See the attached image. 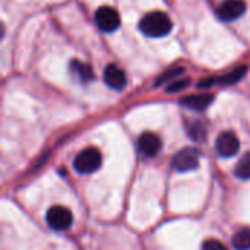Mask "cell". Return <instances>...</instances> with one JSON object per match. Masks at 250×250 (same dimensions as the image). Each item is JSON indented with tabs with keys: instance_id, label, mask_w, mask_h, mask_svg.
I'll list each match as a JSON object with an SVG mask.
<instances>
[{
	"instance_id": "cell-9",
	"label": "cell",
	"mask_w": 250,
	"mask_h": 250,
	"mask_svg": "<svg viewBox=\"0 0 250 250\" xmlns=\"http://www.w3.org/2000/svg\"><path fill=\"white\" fill-rule=\"evenodd\" d=\"M104 82L116 91H120L126 86L127 78L126 73L117 64H108L104 69Z\"/></svg>"
},
{
	"instance_id": "cell-14",
	"label": "cell",
	"mask_w": 250,
	"mask_h": 250,
	"mask_svg": "<svg viewBox=\"0 0 250 250\" xmlns=\"http://www.w3.org/2000/svg\"><path fill=\"white\" fill-rule=\"evenodd\" d=\"M234 174L242 180H250V152L245 154L234 168Z\"/></svg>"
},
{
	"instance_id": "cell-3",
	"label": "cell",
	"mask_w": 250,
	"mask_h": 250,
	"mask_svg": "<svg viewBox=\"0 0 250 250\" xmlns=\"http://www.w3.org/2000/svg\"><path fill=\"white\" fill-rule=\"evenodd\" d=\"M45 221L50 229L56 231H66L73 224V215L66 207L53 205L45 214Z\"/></svg>"
},
{
	"instance_id": "cell-18",
	"label": "cell",
	"mask_w": 250,
	"mask_h": 250,
	"mask_svg": "<svg viewBox=\"0 0 250 250\" xmlns=\"http://www.w3.org/2000/svg\"><path fill=\"white\" fill-rule=\"evenodd\" d=\"M202 250H227V248L221 242L215 239H209L202 245Z\"/></svg>"
},
{
	"instance_id": "cell-10",
	"label": "cell",
	"mask_w": 250,
	"mask_h": 250,
	"mask_svg": "<svg viewBox=\"0 0 250 250\" xmlns=\"http://www.w3.org/2000/svg\"><path fill=\"white\" fill-rule=\"evenodd\" d=\"M212 101H214L212 94H193V95L183 97L180 100V104L193 111H204L211 105Z\"/></svg>"
},
{
	"instance_id": "cell-1",
	"label": "cell",
	"mask_w": 250,
	"mask_h": 250,
	"mask_svg": "<svg viewBox=\"0 0 250 250\" xmlns=\"http://www.w3.org/2000/svg\"><path fill=\"white\" fill-rule=\"evenodd\" d=\"M139 29L146 37L161 38V37H166L170 34V31L173 29V22L166 12L154 10V12L146 13L141 19Z\"/></svg>"
},
{
	"instance_id": "cell-6",
	"label": "cell",
	"mask_w": 250,
	"mask_h": 250,
	"mask_svg": "<svg viewBox=\"0 0 250 250\" xmlns=\"http://www.w3.org/2000/svg\"><path fill=\"white\" fill-rule=\"evenodd\" d=\"M215 149L220 157L223 158H231L234 157L240 149V141L236 133L233 132H223L215 142Z\"/></svg>"
},
{
	"instance_id": "cell-11",
	"label": "cell",
	"mask_w": 250,
	"mask_h": 250,
	"mask_svg": "<svg viewBox=\"0 0 250 250\" xmlns=\"http://www.w3.org/2000/svg\"><path fill=\"white\" fill-rule=\"evenodd\" d=\"M69 67H70L72 73H73V75H76V76H78V79H79L81 82H83V83H86V82L92 81V78H94V72H92L91 66H88V64L82 63V62L73 60V62L70 63V66H69Z\"/></svg>"
},
{
	"instance_id": "cell-8",
	"label": "cell",
	"mask_w": 250,
	"mask_h": 250,
	"mask_svg": "<svg viewBox=\"0 0 250 250\" xmlns=\"http://www.w3.org/2000/svg\"><path fill=\"white\" fill-rule=\"evenodd\" d=\"M161 146H163V142L160 136L152 132H145L138 139V151L144 157H148V158L158 155V152L161 151Z\"/></svg>"
},
{
	"instance_id": "cell-13",
	"label": "cell",
	"mask_w": 250,
	"mask_h": 250,
	"mask_svg": "<svg viewBox=\"0 0 250 250\" xmlns=\"http://www.w3.org/2000/svg\"><path fill=\"white\" fill-rule=\"evenodd\" d=\"M248 72V66H240L233 69L231 72L226 73L221 78H217V83H223V85H233L236 82H239Z\"/></svg>"
},
{
	"instance_id": "cell-15",
	"label": "cell",
	"mask_w": 250,
	"mask_h": 250,
	"mask_svg": "<svg viewBox=\"0 0 250 250\" xmlns=\"http://www.w3.org/2000/svg\"><path fill=\"white\" fill-rule=\"evenodd\" d=\"M183 72H185L183 67H173V69H170V70H166V72L157 79L155 85H157V86H161V85L166 83V82H173V81H176L180 75H183Z\"/></svg>"
},
{
	"instance_id": "cell-17",
	"label": "cell",
	"mask_w": 250,
	"mask_h": 250,
	"mask_svg": "<svg viewBox=\"0 0 250 250\" xmlns=\"http://www.w3.org/2000/svg\"><path fill=\"white\" fill-rule=\"evenodd\" d=\"M189 83H190V79L188 78H185V79H176V81H173V82H170V85L166 88L167 89V92H180V91H183L185 88H188L189 86Z\"/></svg>"
},
{
	"instance_id": "cell-5",
	"label": "cell",
	"mask_w": 250,
	"mask_h": 250,
	"mask_svg": "<svg viewBox=\"0 0 250 250\" xmlns=\"http://www.w3.org/2000/svg\"><path fill=\"white\" fill-rule=\"evenodd\" d=\"M95 23L104 32H114L120 26V15L111 6H101L95 12Z\"/></svg>"
},
{
	"instance_id": "cell-12",
	"label": "cell",
	"mask_w": 250,
	"mask_h": 250,
	"mask_svg": "<svg viewBox=\"0 0 250 250\" xmlns=\"http://www.w3.org/2000/svg\"><path fill=\"white\" fill-rule=\"evenodd\" d=\"M231 245H233L234 250H250V229L239 230L233 236Z\"/></svg>"
},
{
	"instance_id": "cell-16",
	"label": "cell",
	"mask_w": 250,
	"mask_h": 250,
	"mask_svg": "<svg viewBox=\"0 0 250 250\" xmlns=\"http://www.w3.org/2000/svg\"><path fill=\"white\" fill-rule=\"evenodd\" d=\"M189 136L193 139V141H204L205 136H207V129L204 126L202 122H193L189 127Z\"/></svg>"
},
{
	"instance_id": "cell-4",
	"label": "cell",
	"mask_w": 250,
	"mask_h": 250,
	"mask_svg": "<svg viewBox=\"0 0 250 250\" xmlns=\"http://www.w3.org/2000/svg\"><path fill=\"white\" fill-rule=\"evenodd\" d=\"M171 167L177 173L196 170L199 167V152L195 148H185L179 151L171 160Z\"/></svg>"
},
{
	"instance_id": "cell-7",
	"label": "cell",
	"mask_w": 250,
	"mask_h": 250,
	"mask_svg": "<svg viewBox=\"0 0 250 250\" xmlns=\"http://www.w3.org/2000/svg\"><path fill=\"white\" fill-rule=\"evenodd\" d=\"M245 12L246 3L243 0H224L217 9V16L224 22H231L239 19Z\"/></svg>"
},
{
	"instance_id": "cell-2",
	"label": "cell",
	"mask_w": 250,
	"mask_h": 250,
	"mask_svg": "<svg viewBox=\"0 0 250 250\" xmlns=\"http://www.w3.org/2000/svg\"><path fill=\"white\" fill-rule=\"evenodd\" d=\"M103 163L101 152L97 148H86L79 152L73 161V167L81 174H91L95 173Z\"/></svg>"
}]
</instances>
